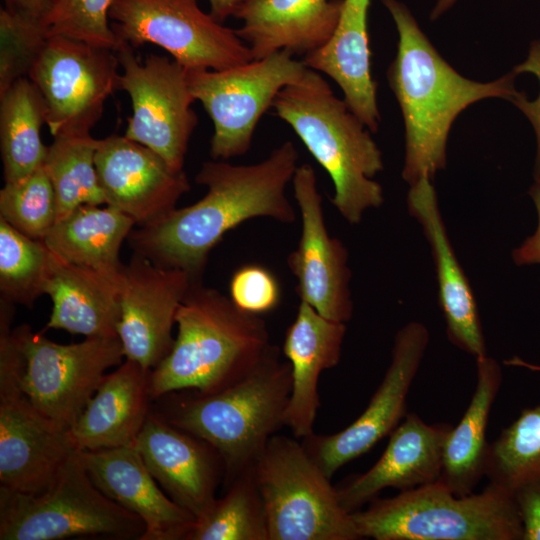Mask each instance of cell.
I'll return each mask as SVG.
<instances>
[{
  "mask_svg": "<svg viewBox=\"0 0 540 540\" xmlns=\"http://www.w3.org/2000/svg\"><path fill=\"white\" fill-rule=\"evenodd\" d=\"M298 158L295 145L286 141L254 164L203 163L195 182L207 187L206 194L192 205L133 229L127 238L130 248L160 267L183 270L202 282L211 250L228 231L257 217L296 222L286 188Z\"/></svg>",
  "mask_w": 540,
  "mask_h": 540,
  "instance_id": "cell-1",
  "label": "cell"
},
{
  "mask_svg": "<svg viewBox=\"0 0 540 540\" xmlns=\"http://www.w3.org/2000/svg\"><path fill=\"white\" fill-rule=\"evenodd\" d=\"M397 31V54L387 78L400 105L405 126L403 179L412 185L446 165V145L452 123L467 106L490 97L506 100L518 91L513 71L481 83L453 69L421 31L417 21L398 0H381Z\"/></svg>",
  "mask_w": 540,
  "mask_h": 540,
  "instance_id": "cell-2",
  "label": "cell"
},
{
  "mask_svg": "<svg viewBox=\"0 0 540 540\" xmlns=\"http://www.w3.org/2000/svg\"><path fill=\"white\" fill-rule=\"evenodd\" d=\"M291 366L271 344L257 365L234 384L212 394L175 391L153 409L170 424L209 443L221 456L227 487L251 468L270 438L285 426Z\"/></svg>",
  "mask_w": 540,
  "mask_h": 540,
  "instance_id": "cell-3",
  "label": "cell"
},
{
  "mask_svg": "<svg viewBox=\"0 0 540 540\" xmlns=\"http://www.w3.org/2000/svg\"><path fill=\"white\" fill-rule=\"evenodd\" d=\"M176 325L171 351L151 371L153 402L181 390L218 392L249 373L271 345L260 315L241 311L202 282L193 284L181 302Z\"/></svg>",
  "mask_w": 540,
  "mask_h": 540,
  "instance_id": "cell-4",
  "label": "cell"
},
{
  "mask_svg": "<svg viewBox=\"0 0 540 540\" xmlns=\"http://www.w3.org/2000/svg\"><path fill=\"white\" fill-rule=\"evenodd\" d=\"M272 108L329 174L331 203L348 223H360L366 210L382 205V186L373 180L383 170L381 151L320 72L307 68L298 82L277 94Z\"/></svg>",
  "mask_w": 540,
  "mask_h": 540,
  "instance_id": "cell-5",
  "label": "cell"
},
{
  "mask_svg": "<svg viewBox=\"0 0 540 540\" xmlns=\"http://www.w3.org/2000/svg\"><path fill=\"white\" fill-rule=\"evenodd\" d=\"M352 512L360 538L375 540H522L523 527L510 491L489 483L458 496L439 480L391 498L376 497Z\"/></svg>",
  "mask_w": 540,
  "mask_h": 540,
  "instance_id": "cell-6",
  "label": "cell"
},
{
  "mask_svg": "<svg viewBox=\"0 0 540 540\" xmlns=\"http://www.w3.org/2000/svg\"><path fill=\"white\" fill-rule=\"evenodd\" d=\"M143 521L92 481L79 451L42 492L0 486V540H61L79 536L141 540Z\"/></svg>",
  "mask_w": 540,
  "mask_h": 540,
  "instance_id": "cell-7",
  "label": "cell"
},
{
  "mask_svg": "<svg viewBox=\"0 0 540 540\" xmlns=\"http://www.w3.org/2000/svg\"><path fill=\"white\" fill-rule=\"evenodd\" d=\"M253 470L269 540L361 539L336 486L298 438L273 435Z\"/></svg>",
  "mask_w": 540,
  "mask_h": 540,
  "instance_id": "cell-8",
  "label": "cell"
},
{
  "mask_svg": "<svg viewBox=\"0 0 540 540\" xmlns=\"http://www.w3.org/2000/svg\"><path fill=\"white\" fill-rule=\"evenodd\" d=\"M26 359L12 329L0 330V483L44 491L78 452L69 429L41 413L21 388Z\"/></svg>",
  "mask_w": 540,
  "mask_h": 540,
  "instance_id": "cell-9",
  "label": "cell"
},
{
  "mask_svg": "<svg viewBox=\"0 0 540 540\" xmlns=\"http://www.w3.org/2000/svg\"><path fill=\"white\" fill-rule=\"evenodd\" d=\"M307 68L303 60L282 50L223 70L188 69L191 93L213 122L212 158L225 161L246 154L277 94L298 82Z\"/></svg>",
  "mask_w": 540,
  "mask_h": 540,
  "instance_id": "cell-10",
  "label": "cell"
},
{
  "mask_svg": "<svg viewBox=\"0 0 540 540\" xmlns=\"http://www.w3.org/2000/svg\"><path fill=\"white\" fill-rule=\"evenodd\" d=\"M109 20L121 42L160 46L187 70H223L253 60L235 29L202 11L198 0H113Z\"/></svg>",
  "mask_w": 540,
  "mask_h": 540,
  "instance_id": "cell-11",
  "label": "cell"
},
{
  "mask_svg": "<svg viewBox=\"0 0 540 540\" xmlns=\"http://www.w3.org/2000/svg\"><path fill=\"white\" fill-rule=\"evenodd\" d=\"M14 332L26 359L23 392L41 413L67 429L80 417L106 371L125 358L119 337L58 344L27 324Z\"/></svg>",
  "mask_w": 540,
  "mask_h": 540,
  "instance_id": "cell-12",
  "label": "cell"
},
{
  "mask_svg": "<svg viewBox=\"0 0 540 540\" xmlns=\"http://www.w3.org/2000/svg\"><path fill=\"white\" fill-rule=\"evenodd\" d=\"M133 49L122 42L116 51L123 69L120 90L127 92L132 103L124 136L149 147L171 168L182 171L198 125L187 69L166 56L151 54L141 61Z\"/></svg>",
  "mask_w": 540,
  "mask_h": 540,
  "instance_id": "cell-13",
  "label": "cell"
},
{
  "mask_svg": "<svg viewBox=\"0 0 540 540\" xmlns=\"http://www.w3.org/2000/svg\"><path fill=\"white\" fill-rule=\"evenodd\" d=\"M119 67L112 49L60 35L48 37L27 78L44 100L46 125L53 137L90 133L105 101L120 90Z\"/></svg>",
  "mask_w": 540,
  "mask_h": 540,
  "instance_id": "cell-14",
  "label": "cell"
},
{
  "mask_svg": "<svg viewBox=\"0 0 540 540\" xmlns=\"http://www.w3.org/2000/svg\"><path fill=\"white\" fill-rule=\"evenodd\" d=\"M428 342L429 333L422 323L403 326L395 336L388 369L363 413L337 433H313L302 439L308 454L329 478L398 426Z\"/></svg>",
  "mask_w": 540,
  "mask_h": 540,
  "instance_id": "cell-15",
  "label": "cell"
},
{
  "mask_svg": "<svg viewBox=\"0 0 540 540\" xmlns=\"http://www.w3.org/2000/svg\"><path fill=\"white\" fill-rule=\"evenodd\" d=\"M292 184L301 234L287 264L297 280L296 292L322 316L347 323L353 314L347 248L328 232L314 168L299 165Z\"/></svg>",
  "mask_w": 540,
  "mask_h": 540,
  "instance_id": "cell-16",
  "label": "cell"
},
{
  "mask_svg": "<svg viewBox=\"0 0 540 540\" xmlns=\"http://www.w3.org/2000/svg\"><path fill=\"white\" fill-rule=\"evenodd\" d=\"M195 283L189 273L160 267L133 252L121 272L117 334L125 359L153 370L169 354L177 310Z\"/></svg>",
  "mask_w": 540,
  "mask_h": 540,
  "instance_id": "cell-17",
  "label": "cell"
},
{
  "mask_svg": "<svg viewBox=\"0 0 540 540\" xmlns=\"http://www.w3.org/2000/svg\"><path fill=\"white\" fill-rule=\"evenodd\" d=\"M95 166L110 205L131 217L136 226L150 224L173 209L190 182L155 151L126 136L99 139Z\"/></svg>",
  "mask_w": 540,
  "mask_h": 540,
  "instance_id": "cell-18",
  "label": "cell"
},
{
  "mask_svg": "<svg viewBox=\"0 0 540 540\" xmlns=\"http://www.w3.org/2000/svg\"><path fill=\"white\" fill-rule=\"evenodd\" d=\"M164 492L196 519L216 499L225 467L203 439L170 424L152 410L134 444Z\"/></svg>",
  "mask_w": 540,
  "mask_h": 540,
  "instance_id": "cell-19",
  "label": "cell"
},
{
  "mask_svg": "<svg viewBox=\"0 0 540 540\" xmlns=\"http://www.w3.org/2000/svg\"><path fill=\"white\" fill-rule=\"evenodd\" d=\"M94 484L145 525L141 540H186L196 518L160 487L135 446L79 451Z\"/></svg>",
  "mask_w": 540,
  "mask_h": 540,
  "instance_id": "cell-20",
  "label": "cell"
},
{
  "mask_svg": "<svg viewBox=\"0 0 540 540\" xmlns=\"http://www.w3.org/2000/svg\"><path fill=\"white\" fill-rule=\"evenodd\" d=\"M450 423L428 424L417 414L405 416L390 435L381 457L366 472L336 486L341 505L352 513L386 488L401 491L436 482L441 475Z\"/></svg>",
  "mask_w": 540,
  "mask_h": 540,
  "instance_id": "cell-21",
  "label": "cell"
},
{
  "mask_svg": "<svg viewBox=\"0 0 540 540\" xmlns=\"http://www.w3.org/2000/svg\"><path fill=\"white\" fill-rule=\"evenodd\" d=\"M432 178L410 185L409 213L421 225L429 242L438 281V300L448 339L475 358L487 355L476 300L447 235Z\"/></svg>",
  "mask_w": 540,
  "mask_h": 540,
  "instance_id": "cell-22",
  "label": "cell"
},
{
  "mask_svg": "<svg viewBox=\"0 0 540 540\" xmlns=\"http://www.w3.org/2000/svg\"><path fill=\"white\" fill-rule=\"evenodd\" d=\"M346 331V323L328 319L300 301L285 332L282 350L291 366V392L284 423L300 440L314 433L319 378L340 362Z\"/></svg>",
  "mask_w": 540,
  "mask_h": 540,
  "instance_id": "cell-23",
  "label": "cell"
},
{
  "mask_svg": "<svg viewBox=\"0 0 540 540\" xmlns=\"http://www.w3.org/2000/svg\"><path fill=\"white\" fill-rule=\"evenodd\" d=\"M343 0H248L234 14L235 29L253 60L278 51L304 57L332 37Z\"/></svg>",
  "mask_w": 540,
  "mask_h": 540,
  "instance_id": "cell-24",
  "label": "cell"
},
{
  "mask_svg": "<svg viewBox=\"0 0 540 540\" xmlns=\"http://www.w3.org/2000/svg\"><path fill=\"white\" fill-rule=\"evenodd\" d=\"M151 371L125 359L105 375L69 429L78 451L134 446L153 407Z\"/></svg>",
  "mask_w": 540,
  "mask_h": 540,
  "instance_id": "cell-25",
  "label": "cell"
},
{
  "mask_svg": "<svg viewBox=\"0 0 540 540\" xmlns=\"http://www.w3.org/2000/svg\"><path fill=\"white\" fill-rule=\"evenodd\" d=\"M370 0H343L341 14L330 40L306 55L308 68L333 79L349 108L371 132L380 123L377 85L370 71L368 9Z\"/></svg>",
  "mask_w": 540,
  "mask_h": 540,
  "instance_id": "cell-26",
  "label": "cell"
},
{
  "mask_svg": "<svg viewBox=\"0 0 540 540\" xmlns=\"http://www.w3.org/2000/svg\"><path fill=\"white\" fill-rule=\"evenodd\" d=\"M44 294L53 303L47 329L85 337H118L121 278L68 263L52 253Z\"/></svg>",
  "mask_w": 540,
  "mask_h": 540,
  "instance_id": "cell-27",
  "label": "cell"
},
{
  "mask_svg": "<svg viewBox=\"0 0 540 540\" xmlns=\"http://www.w3.org/2000/svg\"><path fill=\"white\" fill-rule=\"evenodd\" d=\"M477 382L471 401L444 446L438 479L458 496L473 493L485 476L489 443L486 430L493 403L502 384V370L488 355L476 358Z\"/></svg>",
  "mask_w": 540,
  "mask_h": 540,
  "instance_id": "cell-28",
  "label": "cell"
},
{
  "mask_svg": "<svg viewBox=\"0 0 540 540\" xmlns=\"http://www.w3.org/2000/svg\"><path fill=\"white\" fill-rule=\"evenodd\" d=\"M135 225L115 207L84 204L58 220L42 241L68 263L120 279L124 266L120 248Z\"/></svg>",
  "mask_w": 540,
  "mask_h": 540,
  "instance_id": "cell-29",
  "label": "cell"
},
{
  "mask_svg": "<svg viewBox=\"0 0 540 540\" xmlns=\"http://www.w3.org/2000/svg\"><path fill=\"white\" fill-rule=\"evenodd\" d=\"M46 124L44 100L27 77L0 95V147L5 183L19 181L44 164L48 146L40 137Z\"/></svg>",
  "mask_w": 540,
  "mask_h": 540,
  "instance_id": "cell-30",
  "label": "cell"
},
{
  "mask_svg": "<svg viewBox=\"0 0 540 540\" xmlns=\"http://www.w3.org/2000/svg\"><path fill=\"white\" fill-rule=\"evenodd\" d=\"M53 138L44 167L56 195L57 221L81 205L106 204L95 166L99 139L90 133H62Z\"/></svg>",
  "mask_w": 540,
  "mask_h": 540,
  "instance_id": "cell-31",
  "label": "cell"
},
{
  "mask_svg": "<svg viewBox=\"0 0 540 540\" xmlns=\"http://www.w3.org/2000/svg\"><path fill=\"white\" fill-rule=\"evenodd\" d=\"M253 466L224 488L225 494L196 519L186 540H269Z\"/></svg>",
  "mask_w": 540,
  "mask_h": 540,
  "instance_id": "cell-32",
  "label": "cell"
},
{
  "mask_svg": "<svg viewBox=\"0 0 540 540\" xmlns=\"http://www.w3.org/2000/svg\"><path fill=\"white\" fill-rule=\"evenodd\" d=\"M485 476L512 492L540 479V405L525 408L499 437L489 443Z\"/></svg>",
  "mask_w": 540,
  "mask_h": 540,
  "instance_id": "cell-33",
  "label": "cell"
},
{
  "mask_svg": "<svg viewBox=\"0 0 540 540\" xmlns=\"http://www.w3.org/2000/svg\"><path fill=\"white\" fill-rule=\"evenodd\" d=\"M52 253L42 240L31 238L0 218L1 298L27 307L44 294Z\"/></svg>",
  "mask_w": 540,
  "mask_h": 540,
  "instance_id": "cell-34",
  "label": "cell"
},
{
  "mask_svg": "<svg viewBox=\"0 0 540 540\" xmlns=\"http://www.w3.org/2000/svg\"><path fill=\"white\" fill-rule=\"evenodd\" d=\"M0 218L39 240L54 226L56 195L44 164L19 181L5 183L0 190Z\"/></svg>",
  "mask_w": 540,
  "mask_h": 540,
  "instance_id": "cell-35",
  "label": "cell"
},
{
  "mask_svg": "<svg viewBox=\"0 0 540 540\" xmlns=\"http://www.w3.org/2000/svg\"><path fill=\"white\" fill-rule=\"evenodd\" d=\"M48 37L42 22L0 9V95L28 77Z\"/></svg>",
  "mask_w": 540,
  "mask_h": 540,
  "instance_id": "cell-36",
  "label": "cell"
},
{
  "mask_svg": "<svg viewBox=\"0 0 540 540\" xmlns=\"http://www.w3.org/2000/svg\"><path fill=\"white\" fill-rule=\"evenodd\" d=\"M112 1L57 0L44 22L48 35H60L117 51L122 42L109 23Z\"/></svg>",
  "mask_w": 540,
  "mask_h": 540,
  "instance_id": "cell-37",
  "label": "cell"
},
{
  "mask_svg": "<svg viewBox=\"0 0 540 540\" xmlns=\"http://www.w3.org/2000/svg\"><path fill=\"white\" fill-rule=\"evenodd\" d=\"M229 293L237 308L254 315L274 310L281 299L277 278L258 264H246L236 269L230 279Z\"/></svg>",
  "mask_w": 540,
  "mask_h": 540,
  "instance_id": "cell-38",
  "label": "cell"
},
{
  "mask_svg": "<svg viewBox=\"0 0 540 540\" xmlns=\"http://www.w3.org/2000/svg\"><path fill=\"white\" fill-rule=\"evenodd\" d=\"M516 75L531 73L540 83V38L533 41L529 47L526 59L512 70ZM531 123L536 137V156L534 176L540 175V92L534 100H529L525 93L519 92L509 100Z\"/></svg>",
  "mask_w": 540,
  "mask_h": 540,
  "instance_id": "cell-39",
  "label": "cell"
},
{
  "mask_svg": "<svg viewBox=\"0 0 540 540\" xmlns=\"http://www.w3.org/2000/svg\"><path fill=\"white\" fill-rule=\"evenodd\" d=\"M511 493L522 522V540H540V479L522 483Z\"/></svg>",
  "mask_w": 540,
  "mask_h": 540,
  "instance_id": "cell-40",
  "label": "cell"
},
{
  "mask_svg": "<svg viewBox=\"0 0 540 540\" xmlns=\"http://www.w3.org/2000/svg\"><path fill=\"white\" fill-rule=\"evenodd\" d=\"M534 178L529 195L537 210L538 224L535 232L512 252L513 262L519 266L540 264V175Z\"/></svg>",
  "mask_w": 540,
  "mask_h": 540,
  "instance_id": "cell-41",
  "label": "cell"
},
{
  "mask_svg": "<svg viewBox=\"0 0 540 540\" xmlns=\"http://www.w3.org/2000/svg\"><path fill=\"white\" fill-rule=\"evenodd\" d=\"M57 0H3L8 11L40 21L44 24Z\"/></svg>",
  "mask_w": 540,
  "mask_h": 540,
  "instance_id": "cell-42",
  "label": "cell"
},
{
  "mask_svg": "<svg viewBox=\"0 0 540 540\" xmlns=\"http://www.w3.org/2000/svg\"><path fill=\"white\" fill-rule=\"evenodd\" d=\"M210 14L218 22L223 23L228 17L233 16L239 7L248 0H208Z\"/></svg>",
  "mask_w": 540,
  "mask_h": 540,
  "instance_id": "cell-43",
  "label": "cell"
},
{
  "mask_svg": "<svg viewBox=\"0 0 540 540\" xmlns=\"http://www.w3.org/2000/svg\"><path fill=\"white\" fill-rule=\"evenodd\" d=\"M456 1L457 0H437L430 15L431 20H436L438 17H440L444 12L452 7Z\"/></svg>",
  "mask_w": 540,
  "mask_h": 540,
  "instance_id": "cell-44",
  "label": "cell"
},
{
  "mask_svg": "<svg viewBox=\"0 0 540 540\" xmlns=\"http://www.w3.org/2000/svg\"><path fill=\"white\" fill-rule=\"evenodd\" d=\"M504 363L509 366L512 365V366H517V367H524L533 371H540V365L526 362L525 360L518 357H513L508 360H505Z\"/></svg>",
  "mask_w": 540,
  "mask_h": 540,
  "instance_id": "cell-45",
  "label": "cell"
}]
</instances>
